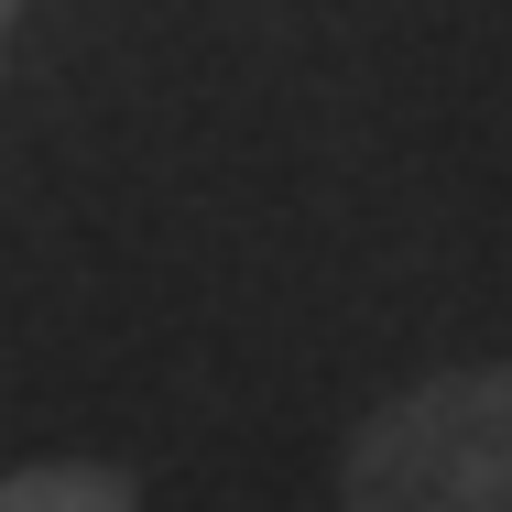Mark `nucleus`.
I'll list each match as a JSON object with an SVG mask.
<instances>
[{"label": "nucleus", "mask_w": 512, "mask_h": 512, "mask_svg": "<svg viewBox=\"0 0 512 512\" xmlns=\"http://www.w3.org/2000/svg\"><path fill=\"white\" fill-rule=\"evenodd\" d=\"M11 22H22V0H0V55H11Z\"/></svg>", "instance_id": "obj_3"}, {"label": "nucleus", "mask_w": 512, "mask_h": 512, "mask_svg": "<svg viewBox=\"0 0 512 512\" xmlns=\"http://www.w3.org/2000/svg\"><path fill=\"white\" fill-rule=\"evenodd\" d=\"M0 512H142V480L120 458H33L0 480Z\"/></svg>", "instance_id": "obj_2"}, {"label": "nucleus", "mask_w": 512, "mask_h": 512, "mask_svg": "<svg viewBox=\"0 0 512 512\" xmlns=\"http://www.w3.org/2000/svg\"><path fill=\"white\" fill-rule=\"evenodd\" d=\"M349 512H512V360L425 371L338 447Z\"/></svg>", "instance_id": "obj_1"}]
</instances>
